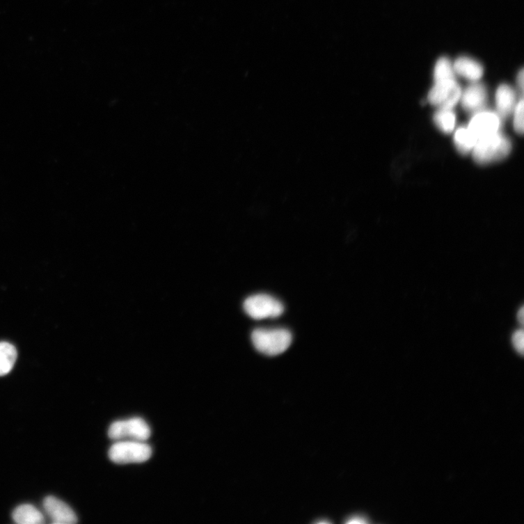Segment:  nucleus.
<instances>
[{"label": "nucleus", "instance_id": "obj_21", "mask_svg": "<svg viewBox=\"0 0 524 524\" xmlns=\"http://www.w3.org/2000/svg\"><path fill=\"white\" fill-rule=\"evenodd\" d=\"M524 312H523V308L521 307L520 310L518 312L517 314V319L518 323H520L521 325L523 324V320H524Z\"/></svg>", "mask_w": 524, "mask_h": 524}, {"label": "nucleus", "instance_id": "obj_10", "mask_svg": "<svg viewBox=\"0 0 524 524\" xmlns=\"http://www.w3.org/2000/svg\"><path fill=\"white\" fill-rule=\"evenodd\" d=\"M487 94L485 87L478 84L473 83L468 86L461 95L462 104L467 110L472 111L480 110L484 106L486 101Z\"/></svg>", "mask_w": 524, "mask_h": 524}, {"label": "nucleus", "instance_id": "obj_5", "mask_svg": "<svg viewBox=\"0 0 524 524\" xmlns=\"http://www.w3.org/2000/svg\"><path fill=\"white\" fill-rule=\"evenodd\" d=\"M246 313L254 320L276 319L284 312L280 301L267 294H256L246 299L244 304Z\"/></svg>", "mask_w": 524, "mask_h": 524}, {"label": "nucleus", "instance_id": "obj_1", "mask_svg": "<svg viewBox=\"0 0 524 524\" xmlns=\"http://www.w3.org/2000/svg\"><path fill=\"white\" fill-rule=\"evenodd\" d=\"M251 340L261 354L276 356L287 351L292 342V335L285 328H257L252 333Z\"/></svg>", "mask_w": 524, "mask_h": 524}, {"label": "nucleus", "instance_id": "obj_4", "mask_svg": "<svg viewBox=\"0 0 524 524\" xmlns=\"http://www.w3.org/2000/svg\"><path fill=\"white\" fill-rule=\"evenodd\" d=\"M108 435L116 441H146L151 436V429L144 420L134 418L113 422L109 428Z\"/></svg>", "mask_w": 524, "mask_h": 524}, {"label": "nucleus", "instance_id": "obj_20", "mask_svg": "<svg viewBox=\"0 0 524 524\" xmlns=\"http://www.w3.org/2000/svg\"><path fill=\"white\" fill-rule=\"evenodd\" d=\"M523 81H524V75H523V70H522L518 75L517 78V82L519 88L523 91Z\"/></svg>", "mask_w": 524, "mask_h": 524}, {"label": "nucleus", "instance_id": "obj_16", "mask_svg": "<svg viewBox=\"0 0 524 524\" xmlns=\"http://www.w3.org/2000/svg\"><path fill=\"white\" fill-rule=\"evenodd\" d=\"M453 63L446 57L439 58L434 68L435 81H449L456 79Z\"/></svg>", "mask_w": 524, "mask_h": 524}, {"label": "nucleus", "instance_id": "obj_15", "mask_svg": "<svg viewBox=\"0 0 524 524\" xmlns=\"http://www.w3.org/2000/svg\"><path fill=\"white\" fill-rule=\"evenodd\" d=\"M434 122L441 132L450 134L454 129L456 116L452 109H440L434 116Z\"/></svg>", "mask_w": 524, "mask_h": 524}, {"label": "nucleus", "instance_id": "obj_9", "mask_svg": "<svg viewBox=\"0 0 524 524\" xmlns=\"http://www.w3.org/2000/svg\"><path fill=\"white\" fill-rule=\"evenodd\" d=\"M455 74L475 83L478 82L484 74V68L481 63L468 56L458 58L453 63Z\"/></svg>", "mask_w": 524, "mask_h": 524}, {"label": "nucleus", "instance_id": "obj_6", "mask_svg": "<svg viewBox=\"0 0 524 524\" xmlns=\"http://www.w3.org/2000/svg\"><path fill=\"white\" fill-rule=\"evenodd\" d=\"M461 95L462 90L456 79L435 81V85L428 94V100L440 109H452L460 101Z\"/></svg>", "mask_w": 524, "mask_h": 524}, {"label": "nucleus", "instance_id": "obj_2", "mask_svg": "<svg viewBox=\"0 0 524 524\" xmlns=\"http://www.w3.org/2000/svg\"><path fill=\"white\" fill-rule=\"evenodd\" d=\"M152 454V448L146 441L138 440H118L109 450L111 461L122 465L145 463Z\"/></svg>", "mask_w": 524, "mask_h": 524}, {"label": "nucleus", "instance_id": "obj_17", "mask_svg": "<svg viewBox=\"0 0 524 524\" xmlns=\"http://www.w3.org/2000/svg\"><path fill=\"white\" fill-rule=\"evenodd\" d=\"M523 100L521 99L514 109V125L516 132L522 135L523 134Z\"/></svg>", "mask_w": 524, "mask_h": 524}, {"label": "nucleus", "instance_id": "obj_11", "mask_svg": "<svg viewBox=\"0 0 524 524\" xmlns=\"http://www.w3.org/2000/svg\"><path fill=\"white\" fill-rule=\"evenodd\" d=\"M496 105L499 116H509L516 105V94L509 86L501 85L496 92Z\"/></svg>", "mask_w": 524, "mask_h": 524}, {"label": "nucleus", "instance_id": "obj_12", "mask_svg": "<svg viewBox=\"0 0 524 524\" xmlns=\"http://www.w3.org/2000/svg\"><path fill=\"white\" fill-rule=\"evenodd\" d=\"M13 518L19 524H42L45 517L35 507L31 505L19 506L13 513Z\"/></svg>", "mask_w": 524, "mask_h": 524}, {"label": "nucleus", "instance_id": "obj_18", "mask_svg": "<svg viewBox=\"0 0 524 524\" xmlns=\"http://www.w3.org/2000/svg\"><path fill=\"white\" fill-rule=\"evenodd\" d=\"M512 344L518 354L523 356L524 349V333L522 329H518L513 333Z\"/></svg>", "mask_w": 524, "mask_h": 524}, {"label": "nucleus", "instance_id": "obj_13", "mask_svg": "<svg viewBox=\"0 0 524 524\" xmlns=\"http://www.w3.org/2000/svg\"><path fill=\"white\" fill-rule=\"evenodd\" d=\"M17 351L8 342H0V376H5L13 370L17 359Z\"/></svg>", "mask_w": 524, "mask_h": 524}, {"label": "nucleus", "instance_id": "obj_3", "mask_svg": "<svg viewBox=\"0 0 524 524\" xmlns=\"http://www.w3.org/2000/svg\"><path fill=\"white\" fill-rule=\"evenodd\" d=\"M511 150V143L506 136L498 132L476 143L473 157L476 163L486 164L501 160Z\"/></svg>", "mask_w": 524, "mask_h": 524}, {"label": "nucleus", "instance_id": "obj_8", "mask_svg": "<svg viewBox=\"0 0 524 524\" xmlns=\"http://www.w3.org/2000/svg\"><path fill=\"white\" fill-rule=\"evenodd\" d=\"M43 506L46 514L54 523L73 524L77 522V517L72 508L55 497L46 498Z\"/></svg>", "mask_w": 524, "mask_h": 524}, {"label": "nucleus", "instance_id": "obj_19", "mask_svg": "<svg viewBox=\"0 0 524 524\" xmlns=\"http://www.w3.org/2000/svg\"><path fill=\"white\" fill-rule=\"evenodd\" d=\"M367 521L366 519L360 517V516H355L351 518V519H349L347 521V523H366Z\"/></svg>", "mask_w": 524, "mask_h": 524}, {"label": "nucleus", "instance_id": "obj_14", "mask_svg": "<svg viewBox=\"0 0 524 524\" xmlns=\"http://www.w3.org/2000/svg\"><path fill=\"white\" fill-rule=\"evenodd\" d=\"M454 140L458 151L464 154L472 151L477 143L466 127H461L456 132Z\"/></svg>", "mask_w": 524, "mask_h": 524}, {"label": "nucleus", "instance_id": "obj_7", "mask_svg": "<svg viewBox=\"0 0 524 524\" xmlns=\"http://www.w3.org/2000/svg\"><path fill=\"white\" fill-rule=\"evenodd\" d=\"M500 127V118L494 113L482 112L471 120L468 129L477 141L497 134Z\"/></svg>", "mask_w": 524, "mask_h": 524}]
</instances>
